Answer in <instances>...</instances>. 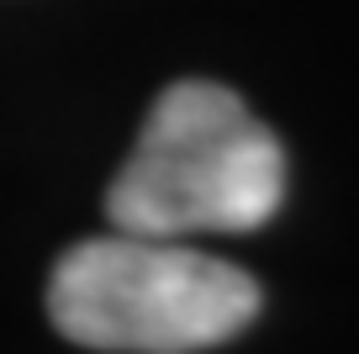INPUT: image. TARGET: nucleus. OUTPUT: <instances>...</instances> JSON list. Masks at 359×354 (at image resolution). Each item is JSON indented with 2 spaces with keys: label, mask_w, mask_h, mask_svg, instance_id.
I'll return each mask as SVG.
<instances>
[{
  "label": "nucleus",
  "mask_w": 359,
  "mask_h": 354,
  "mask_svg": "<svg viewBox=\"0 0 359 354\" xmlns=\"http://www.w3.org/2000/svg\"><path fill=\"white\" fill-rule=\"evenodd\" d=\"M285 201V148L227 85L180 79L154 100L127 164L106 185L122 232H254Z\"/></svg>",
  "instance_id": "f257e3e1"
},
{
  "label": "nucleus",
  "mask_w": 359,
  "mask_h": 354,
  "mask_svg": "<svg viewBox=\"0 0 359 354\" xmlns=\"http://www.w3.org/2000/svg\"><path fill=\"white\" fill-rule=\"evenodd\" d=\"M48 317L69 343L106 354H196L259 317L248 270L154 232L85 238L53 265Z\"/></svg>",
  "instance_id": "f03ea898"
}]
</instances>
